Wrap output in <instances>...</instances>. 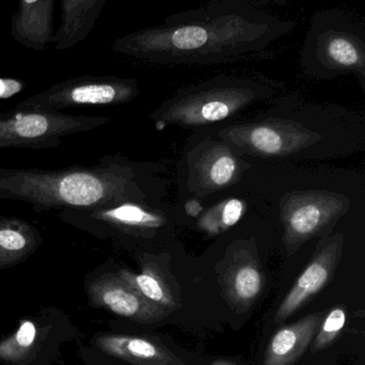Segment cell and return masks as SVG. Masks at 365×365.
I'll return each mask as SVG.
<instances>
[{
  "mask_svg": "<svg viewBox=\"0 0 365 365\" xmlns=\"http://www.w3.org/2000/svg\"><path fill=\"white\" fill-rule=\"evenodd\" d=\"M216 272L223 296L236 312H246L263 294L265 272L254 237L229 245Z\"/></svg>",
  "mask_w": 365,
  "mask_h": 365,
  "instance_id": "obj_9",
  "label": "cell"
},
{
  "mask_svg": "<svg viewBox=\"0 0 365 365\" xmlns=\"http://www.w3.org/2000/svg\"><path fill=\"white\" fill-rule=\"evenodd\" d=\"M144 197L134 169L119 163L102 160L61 170L0 168V200L27 202L34 210H89Z\"/></svg>",
  "mask_w": 365,
  "mask_h": 365,
  "instance_id": "obj_2",
  "label": "cell"
},
{
  "mask_svg": "<svg viewBox=\"0 0 365 365\" xmlns=\"http://www.w3.org/2000/svg\"><path fill=\"white\" fill-rule=\"evenodd\" d=\"M54 9L55 0H19L10 26L15 42L31 51H46L55 34Z\"/></svg>",
  "mask_w": 365,
  "mask_h": 365,
  "instance_id": "obj_14",
  "label": "cell"
},
{
  "mask_svg": "<svg viewBox=\"0 0 365 365\" xmlns=\"http://www.w3.org/2000/svg\"><path fill=\"white\" fill-rule=\"evenodd\" d=\"M223 143L259 158L291 155L319 143L321 135L291 120L237 124L219 132Z\"/></svg>",
  "mask_w": 365,
  "mask_h": 365,
  "instance_id": "obj_8",
  "label": "cell"
},
{
  "mask_svg": "<svg viewBox=\"0 0 365 365\" xmlns=\"http://www.w3.org/2000/svg\"><path fill=\"white\" fill-rule=\"evenodd\" d=\"M274 96L271 86L248 77H214L180 90L151 115L159 123L209 125L223 121L257 101Z\"/></svg>",
  "mask_w": 365,
  "mask_h": 365,
  "instance_id": "obj_3",
  "label": "cell"
},
{
  "mask_svg": "<svg viewBox=\"0 0 365 365\" xmlns=\"http://www.w3.org/2000/svg\"><path fill=\"white\" fill-rule=\"evenodd\" d=\"M89 302L96 308L143 324L158 323L169 313L154 306L131 287L117 272L101 274L87 287Z\"/></svg>",
  "mask_w": 365,
  "mask_h": 365,
  "instance_id": "obj_12",
  "label": "cell"
},
{
  "mask_svg": "<svg viewBox=\"0 0 365 365\" xmlns=\"http://www.w3.org/2000/svg\"><path fill=\"white\" fill-rule=\"evenodd\" d=\"M90 219L129 235L151 237L166 225V217L139 201H126L107 207L85 210Z\"/></svg>",
  "mask_w": 365,
  "mask_h": 365,
  "instance_id": "obj_15",
  "label": "cell"
},
{
  "mask_svg": "<svg viewBox=\"0 0 365 365\" xmlns=\"http://www.w3.org/2000/svg\"><path fill=\"white\" fill-rule=\"evenodd\" d=\"M139 262L141 272L120 269L117 274L154 306L169 314L177 310L181 299L177 282L169 268L171 255L166 252L160 255L143 253Z\"/></svg>",
  "mask_w": 365,
  "mask_h": 365,
  "instance_id": "obj_13",
  "label": "cell"
},
{
  "mask_svg": "<svg viewBox=\"0 0 365 365\" xmlns=\"http://www.w3.org/2000/svg\"><path fill=\"white\" fill-rule=\"evenodd\" d=\"M246 166L229 145L206 139L189 153V189L199 195L222 190L239 181Z\"/></svg>",
  "mask_w": 365,
  "mask_h": 365,
  "instance_id": "obj_10",
  "label": "cell"
},
{
  "mask_svg": "<svg viewBox=\"0 0 365 365\" xmlns=\"http://www.w3.org/2000/svg\"><path fill=\"white\" fill-rule=\"evenodd\" d=\"M21 87H23V85H21V81H14V79L0 78V98L12 96L13 94L21 91Z\"/></svg>",
  "mask_w": 365,
  "mask_h": 365,
  "instance_id": "obj_23",
  "label": "cell"
},
{
  "mask_svg": "<svg viewBox=\"0 0 365 365\" xmlns=\"http://www.w3.org/2000/svg\"><path fill=\"white\" fill-rule=\"evenodd\" d=\"M106 0H60L61 19L51 43L55 51H69L83 43L98 23Z\"/></svg>",
  "mask_w": 365,
  "mask_h": 365,
  "instance_id": "obj_17",
  "label": "cell"
},
{
  "mask_svg": "<svg viewBox=\"0 0 365 365\" xmlns=\"http://www.w3.org/2000/svg\"><path fill=\"white\" fill-rule=\"evenodd\" d=\"M343 248L342 233L325 236L319 242L308 265L276 310V324L283 323L300 310L331 281L342 259Z\"/></svg>",
  "mask_w": 365,
  "mask_h": 365,
  "instance_id": "obj_11",
  "label": "cell"
},
{
  "mask_svg": "<svg viewBox=\"0 0 365 365\" xmlns=\"http://www.w3.org/2000/svg\"><path fill=\"white\" fill-rule=\"evenodd\" d=\"M294 28V21L237 0H214L124 34L111 48L149 63L212 66L263 53Z\"/></svg>",
  "mask_w": 365,
  "mask_h": 365,
  "instance_id": "obj_1",
  "label": "cell"
},
{
  "mask_svg": "<svg viewBox=\"0 0 365 365\" xmlns=\"http://www.w3.org/2000/svg\"><path fill=\"white\" fill-rule=\"evenodd\" d=\"M351 210V200L329 190L293 191L281 200L283 244L293 255L312 238L323 235Z\"/></svg>",
  "mask_w": 365,
  "mask_h": 365,
  "instance_id": "obj_6",
  "label": "cell"
},
{
  "mask_svg": "<svg viewBox=\"0 0 365 365\" xmlns=\"http://www.w3.org/2000/svg\"><path fill=\"white\" fill-rule=\"evenodd\" d=\"M246 212V203L238 197H231L210 207L199 217L197 227L209 236L222 234L239 222Z\"/></svg>",
  "mask_w": 365,
  "mask_h": 365,
  "instance_id": "obj_20",
  "label": "cell"
},
{
  "mask_svg": "<svg viewBox=\"0 0 365 365\" xmlns=\"http://www.w3.org/2000/svg\"><path fill=\"white\" fill-rule=\"evenodd\" d=\"M203 205L196 199L190 200L186 204V214L191 217H199L201 212H203Z\"/></svg>",
  "mask_w": 365,
  "mask_h": 365,
  "instance_id": "obj_24",
  "label": "cell"
},
{
  "mask_svg": "<svg viewBox=\"0 0 365 365\" xmlns=\"http://www.w3.org/2000/svg\"><path fill=\"white\" fill-rule=\"evenodd\" d=\"M109 118L19 108L0 113V149H49L61 139L109 123Z\"/></svg>",
  "mask_w": 365,
  "mask_h": 365,
  "instance_id": "obj_5",
  "label": "cell"
},
{
  "mask_svg": "<svg viewBox=\"0 0 365 365\" xmlns=\"http://www.w3.org/2000/svg\"><path fill=\"white\" fill-rule=\"evenodd\" d=\"M323 317V313H314L278 330L268 344L263 365L297 362L312 343Z\"/></svg>",
  "mask_w": 365,
  "mask_h": 365,
  "instance_id": "obj_18",
  "label": "cell"
},
{
  "mask_svg": "<svg viewBox=\"0 0 365 365\" xmlns=\"http://www.w3.org/2000/svg\"><path fill=\"white\" fill-rule=\"evenodd\" d=\"M306 76L330 79L355 75L365 86V27L338 9L313 16L300 59Z\"/></svg>",
  "mask_w": 365,
  "mask_h": 365,
  "instance_id": "obj_4",
  "label": "cell"
},
{
  "mask_svg": "<svg viewBox=\"0 0 365 365\" xmlns=\"http://www.w3.org/2000/svg\"><path fill=\"white\" fill-rule=\"evenodd\" d=\"M36 339V324L31 321L23 322L12 336L0 342V360L12 364H21L31 355Z\"/></svg>",
  "mask_w": 365,
  "mask_h": 365,
  "instance_id": "obj_21",
  "label": "cell"
},
{
  "mask_svg": "<svg viewBox=\"0 0 365 365\" xmlns=\"http://www.w3.org/2000/svg\"><path fill=\"white\" fill-rule=\"evenodd\" d=\"M346 321L347 311L343 306L336 307L327 315H324L312 341L313 353L325 351L330 345L334 344L342 334Z\"/></svg>",
  "mask_w": 365,
  "mask_h": 365,
  "instance_id": "obj_22",
  "label": "cell"
},
{
  "mask_svg": "<svg viewBox=\"0 0 365 365\" xmlns=\"http://www.w3.org/2000/svg\"><path fill=\"white\" fill-rule=\"evenodd\" d=\"M211 365H236L231 364V362L224 361V360H218V361L214 362Z\"/></svg>",
  "mask_w": 365,
  "mask_h": 365,
  "instance_id": "obj_25",
  "label": "cell"
},
{
  "mask_svg": "<svg viewBox=\"0 0 365 365\" xmlns=\"http://www.w3.org/2000/svg\"><path fill=\"white\" fill-rule=\"evenodd\" d=\"M139 94L135 79L81 76L55 83L15 107L60 111L70 107L111 106L130 102Z\"/></svg>",
  "mask_w": 365,
  "mask_h": 365,
  "instance_id": "obj_7",
  "label": "cell"
},
{
  "mask_svg": "<svg viewBox=\"0 0 365 365\" xmlns=\"http://www.w3.org/2000/svg\"><path fill=\"white\" fill-rule=\"evenodd\" d=\"M42 242L40 233L30 223L0 215V269L27 259Z\"/></svg>",
  "mask_w": 365,
  "mask_h": 365,
  "instance_id": "obj_19",
  "label": "cell"
},
{
  "mask_svg": "<svg viewBox=\"0 0 365 365\" xmlns=\"http://www.w3.org/2000/svg\"><path fill=\"white\" fill-rule=\"evenodd\" d=\"M99 349L111 357L135 365H184L167 347L151 339L124 334H102L94 339Z\"/></svg>",
  "mask_w": 365,
  "mask_h": 365,
  "instance_id": "obj_16",
  "label": "cell"
}]
</instances>
